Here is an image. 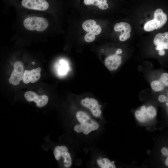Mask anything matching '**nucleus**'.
Wrapping results in <instances>:
<instances>
[{
	"label": "nucleus",
	"mask_w": 168,
	"mask_h": 168,
	"mask_svg": "<svg viewBox=\"0 0 168 168\" xmlns=\"http://www.w3.org/2000/svg\"><path fill=\"white\" fill-rule=\"evenodd\" d=\"M76 116L80 123V125H76L74 127V130L77 133L82 132L84 134L87 135L91 131L96 130L99 127L97 123L91 119L83 111H78L76 114Z\"/></svg>",
	"instance_id": "1"
},
{
	"label": "nucleus",
	"mask_w": 168,
	"mask_h": 168,
	"mask_svg": "<svg viewBox=\"0 0 168 168\" xmlns=\"http://www.w3.org/2000/svg\"><path fill=\"white\" fill-rule=\"evenodd\" d=\"M23 25L27 30L41 32L46 29L49 26V22L44 18L32 16L26 18L23 21Z\"/></svg>",
	"instance_id": "2"
},
{
	"label": "nucleus",
	"mask_w": 168,
	"mask_h": 168,
	"mask_svg": "<svg viewBox=\"0 0 168 168\" xmlns=\"http://www.w3.org/2000/svg\"><path fill=\"white\" fill-rule=\"evenodd\" d=\"M22 6L26 8L40 11L48 9L49 4L45 0H22Z\"/></svg>",
	"instance_id": "3"
},
{
	"label": "nucleus",
	"mask_w": 168,
	"mask_h": 168,
	"mask_svg": "<svg viewBox=\"0 0 168 168\" xmlns=\"http://www.w3.org/2000/svg\"><path fill=\"white\" fill-rule=\"evenodd\" d=\"M54 154L55 159L58 160L61 157L64 159V167L68 168L72 164V159L70 154L68 152L67 147L64 145L57 146L54 148Z\"/></svg>",
	"instance_id": "4"
},
{
	"label": "nucleus",
	"mask_w": 168,
	"mask_h": 168,
	"mask_svg": "<svg viewBox=\"0 0 168 168\" xmlns=\"http://www.w3.org/2000/svg\"><path fill=\"white\" fill-rule=\"evenodd\" d=\"M26 99L28 101H34L39 108L44 106L48 102L49 98L46 95L38 96L35 92L31 91L26 92L24 94Z\"/></svg>",
	"instance_id": "5"
},
{
	"label": "nucleus",
	"mask_w": 168,
	"mask_h": 168,
	"mask_svg": "<svg viewBox=\"0 0 168 168\" xmlns=\"http://www.w3.org/2000/svg\"><path fill=\"white\" fill-rule=\"evenodd\" d=\"M81 103L82 105L89 109L95 116L97 117L100 115L101 106L99 105L98 101L95 99L86 97L82 99Z\"/></svg>",
	"instance_id": "6"
},
{
	"label": "nucleus",
	"mask_w": 168,
	"mask_h": 168,
	"mask_svg": "<svg viewBox=\"0 0 168 168\" xmlns=\"http://www.w3.org/2000/svg\"><path fill=\"white\" fill-rule=\"evenodd\" d=\"M114 30L117 32H120L121 34L119 36L120 41L127 40L130 37L131 27L130 25L127 23L121 22L116 23L114 27Z\"/></svg>",
	"instance_id": "7"
},
{
	"label": "nucleus",
	"mask_w": 168,
	"mask_h": 168,
	"mask_svg": "<svg viewBox=\"0 0 168 168\" xmlns=\"http://www.w3.org/2000/svg\"><path fill=\"white\" fill-rule=\"evenodd\" d=\"M121 63V57L116 54L109 56L105 61V66L110 71H114L117 69Z\"/></svg>",
	"instance_id": "8"
},
{
	"label": "nucleus",
	"mask_w": 168,
	"mask_h": 168,
	"mask_svg": "<svg viewBox=\"0 0 168 168\" xmlns=\"http://www.w3.org/2000/svg\"><path fill=\"white\" fill-rule=\"evenodd\" d=\"M153 43L156 45L155 49L157 50L168 49V32L157 34L154 38Z\"/></svg>",
	"instance_id": "9"
},
{
	"label": "nucleus",
	"mask_w": 168,
	"mask_h": 168,
	"mask_svg": "<svg viewBox=\"0 0 168 168\" xmlns=\"http://www.w3.org/2000/svg\"><path fill=\"white\" fill-rule=\"evenodd\" d=\"M41 70V68L38 67L31 70L25 71L23 79V82L26 84L30 82L32 83L36 82L40 77Z\"/></svg>",
	"instance_id": "10"
},
{
	"label": "nucleus",
	"mask_w": 168,
	"mask_h": 168,
	"mask_svg": "<svg viewBox=\"0 0 168 168\" xmlns=\"http://www.w3.org/2000/svg\"><path fill=\"white\" fill-rule=\"evenodd\" d=\"M157 25V29L163 27L167 21V15L163 12L162 10L160 8L156 9L154 13V18Z\"/></svg>",
	"instance_id": "11"
},
{
	"label": "nucleus",
	"mask_w": 168,
	"mask_h": 168,
	"mask_svg": "<svg viewBox=\"0 0 168 168\" xmlns=\"http://www.w3.org/2000/svg\"><path fill=\"white\" fill-rule=\"evenodd\" d=\"M84 1L86 5H96L102 10H106L108 7L107 0H84Z\"/></svg>",
	"instance_id": "12"
},
{
	"label": "nucleus",
	"mask_w": 168,
	"mask_h": 168,
	"mask_svg": "<svg viewBox=\"0 0 168 168\" xmlns=\"http://www.w3.org/2000/svg\"><path fill=\"white\" fill-rule=\"evenodd\" d=\"M24 73L17 72L13 71L9 79V82L10 84L14 85H16L19 84L20 81L23 80Z\"/></svg>",
	"instance_id": "13"
},
{
	"label": "nucleus",
	"mask_w": 168,
	"mask_h": 168,
	"mask_svg": "<svg viewBox=\"0 0 168 168\" xmlns=\"http://www.w3.org/2000/svg\"><path fill=\"white\" fill-rule=\"evenodd\" d=\"M98 165L101 168H115L114 164L106 158L102 159L100 157L97 160Z\"/></svg>",
	"instance_id": "14"
},
{
	"label": "nucleus",
	"mask_w": 168,
	"mask_h": 168,
	"mask_svg": "<svg viewBox=\"0 0 168 168\" xmlns=\"http://www.w3.org/2000/svg\"><path fill=\"white\" fill-rule=\"evenodd\" d=\"M152 89L154 92H158L162 91L165 86L159 79L152 81L150 83Z\"/></svg>",
	"instance_id": "15"
},
{
	"label": "nucleus",
	"mask_w": 168,
	"mask_h": 168,
	"mask_svg": "<svg viewBox=\"0 0 168 168\" xmlns=\"http://www.w3.org/2000/svg\"><path fill=\"white\" fill-rule=\"evenodd\" d=\"M157 25L154 19L149 20L144 25V30L148 32L151 31L155 29H157Z\"/></svg>",
	"instance_id": "16"
},
{
	"label": "nucleus",
	"mask_w": 168,
	"mask_h": 168,
	"mask_svg": "<svg viewBox=\"0 0 168 168\" xmlns=\"http://www.w3.org/2000/svg\"><path fill=\"white\" fill-rule=\"evenodd\" d=\"M96 24V22L95 21L89 19L84 22L82 24V27L84 30L89 32Z\"/></svg>",
	"instance_id": "17"
},
{
	"label": "nucleus",
	"mask_w": 168,
	"mask_h": 168,
	"mask_svg": "<svg viewBox=\"0 0 168 168\" xmlns=\"http://www.w3.org/2000/svg\"><path fill=\"white\" fill-rule=\"evenodd\" d=\"M60 63V65L58 69V72L61 75L65 74L68 69V65L65 61L63 60L61 61Z\"/></svg>",
	"instance_id": "18"
},
{
	"label": "nucleus",
	"mask_w": 168,
	"mask_h": 168,
	"mask_svg": "<svg viewBox=\"0 0 168 168\" xmlns=\"http://www.w3.org/2000/svg\"><path fill=\"white\" fill-rule=\"evenodd\" d=\"M146 114L149 118H154L156 114V110L153 106H149L147 108Z\"/></svg>",
	"instance_id": "19"
},
{
	"label": "nucleus",
	"mask_w": 168,
	"mask_h": 168,
	"mask_svg": "<svg viewBox=\"0 0 168 168\" xmlns=\"http://www.w3.org/2000/svg\"><path fill=\"white\" fill-rule=\"evenodd\" d=\"M14 71L20 73H24V67L22 63L20 61H16L14 64Z\"/></svg>",
	"instance_id": "20"
},
{
	"label": "nucleus",
	"mask_w": 168,
	"mask_h": 168,
	"mask_svg": "<svg viewBox=\"0 0 168 168\" xmlns=\"http://www.w3.org/2000/svg\"><path fill=\"white\" fill-rule=\"evenodd\" d=\"M135 114L136 118L141 122L145 121L146 119L147 114L143 113L141 110H136Z\"/></svg>",
	"instance_id": "21"
},
{
	"label": "nucleus",
	"mask_w": 168,
	"mask_h": 168,
	"mask_svg": "<svg viewBox=\"0 0 168 168\" xmlns=\"http://www.w3.org/2000/svg\"><path fill=\"white\" fill-rule=\"evenodd\" d=\"M159 79L162 82L165 86H168V73L164 72L162 73Z\"/></svg>",
	"instance_id": "22"
},
{
	"label": "nucleus",
	"mask_w": 168,
	"mask_h": 168,
	"mask_svg": "<svg viewBox=\"0 0 168 168\" xmlns=\"http://www.w3.org/2000/svg\"><path fill=\"white\" fill-rule=\"evenodd\" d=\"M95 35L90 32H88L85 35L84 39L86 42L89 43L95 40Z\"/></svg>",
	"instance_id": "23"
},
{
	"label": "nucleus",
	"mask_w": 168,
	"mask_h": 168,
	"mask_svg": "<svg viewBox=\"0 0 168 168\" xmlns=\"http://www.w3.org/2000/svg\"><path fill=\"white\" fill-rule=\"evenodd\" d=\"M101 31V28L100 26L96 24L91 30L90 32L95 35L99 34Z\"/></svg>",
	"instance_id": "24"
},
{
	"label": "nucleus",
	"mask_w": 168,
	"mask_h": 168,
	"mask_svg": "<svg viewBox=\"0 0 168 168\" xmlns=\"http://www.w3.org/2000/svg\"><path fill=\"white\" fill-rule=\"evenodd\" d=\"M168 100V98L164 95H161L158 97V100L161 102H166Z\"/></svg>",
	"instance_id": "25"
},
{
	"label": "nucleus",
	"mask_w": 168,
	"mask_h": 168,
	"mask_svg": "<svg viewBox=\"0 0 168 168\" xmlns=\"http://www.w3.org/2000/svg\"><path fill=\"white\" fill-rule=\"evenodd\" d=\"M161 151L163 155L168 156V150L165 147H163L161 149Z\"/></svg>",
	"instance_id": "26"
},
{
	"label": "nucleus",
	"mask_w": 168,
	"mask_h": 168,
	"mask_svg": "<svg viewBox=\"0 0 168 168\" xmlns=\"http://www.w3.org/2000/svg\"><path fill=\"white\" fill-rule=\"evenodd\" d=\"M165 53V51L164 49H161L159 51L158 54L160 56H163Z\"/></svg>",
	"instance_id": "27"
},
{
	"label": "nucleus",
	"mask_w": 168,
	"mask_h": 168,
	"mask_svg": "<svg viewBox=\"0 0 168 168\" xmlns=\"http://www.w3.org/2000/svg\"><path fill=\"white\" fill-rule=\"evenodd\" d=\"M147 108L145 106H142L141 108V110L143 113L146 114Z\"/></svg>",
	"instance_id": "28"
},
{
	"label": "nucleus",
	"mask_w": 168,
	"mask_h": 168,
	"mask_svg": "<svg viewBox=\"0 0 168 168\" xmlns=\"http://www.w3.org/2000/svg\"><path fill=\"white\" fill-rule=\"evenodd\" d=\"M122 53V50L120 49H118L116 50L115 54H121Z\"/></svg>",
	"instance_id": "29"
},
{
	"label": "nucleus",
	"mask_w": 168,
	"mask_h": 168,
	"mask_svg": "<svg viewBox=\"0 0 168 168\" xmlns=\"http://www.w3.org/2000/svg\"><path fill=\"white\" fill-rule=\"evenodd\" d=\"M165 164L166 166H168V157L165 161Z\"/></svg>",
	"instance_id": "30"
},
{
	"label": "nucleus",
	"mask_w": 168,
	"mask_h": 168,
	"mask_svg": "<svg viewBox=\"0 0 168 168\" xmlns=\"http://www.w3.org/2000/svg\"><path fill=\"white\" fill-rule=\"evenodd\" d=\"M166 106L168 107V100L166 101Z\"/></svg>",
	"instance_id": "31"
},
{
	"label": "nucleus",
	"mask_w": 168,
	"mask_h": 168,
	"mask_svg": "<svg viewBox=\"0 0 168 168\" xmlns=\"http://www.w3.org/2000/svg\"><path fill=\"white\" fill-rule=\"evenodd\" d=\"M32 63L34 64H35V63L34 62H32Z\"/></svg>",
	"instance_id": "32"
},
{
	"label": "nucleus",
	"mask_w": 168,
	"mask_h": 168,
	"mask_svg": "<svg viewBox=\"0 0 168 168\" xmlns=\"http://www.w3.org/2000/svg\"><path fill=\"white\" fill-rule=\"evenodd\" d=\"M167 94H168V92Z\"/></svg>",
	"instance_id": "33"
}]
</instances>
